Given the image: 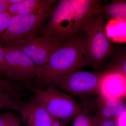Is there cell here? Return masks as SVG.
I'll return each instance as SVG.
<instances>
[{"label": "cell", "mask_w": 126, "mask_h": 126, "mask_svg": "<svg viewBox=\"0 0 126 126\" xmlns=\"http://www.w3.org/2000/svg\"><path fill=\"white\" fill-rule=\"evenodd\" d=\"M10 5L8 0H0V14L7 12Z\"/></svg>", "instance_id": "cb8c5ba5"}, {"label": "cell", "mask_w": 126, "mask_h": 126, "mask_svg": "<svg viewBox=\"0 0 126 126\" xmlns=\"http://www.w3.org/2000/svg\"><path fill=\"white\" fill-rule=\"evenodd\" d=\"M58 0H43L36 10L12 16L9 26L0 36L5 47H14L38 35L49 19Z\"/></svg>", "instance_id": "3957f363"}, {"label": "cell", "mask_w": 126, "mask_h": 126, "mask_svg": "<svg viewBox=\"0 0 126 126\" xmlns=\"http://www.w3.org/2000/svg\"></svg>", "instance_id": "4316f807"}, {"label": "cell", "mask_w": 126, "mask_h": 126, "mask_svg": "<svg viewBox=\"0 0 126 126\" xmlns=\"http://www.w3.org/2000/svg\"><path fill=\"white\" fill-rule=\"evenodd\" d=\"M110 58L109 61L102 69V72L117 73L126 77V46L115 50Z\"/></svg>", "instance_id": "7c38bea8"}, {"label": "cell", "mask_w": 126, "mask_h": 126, "mask_svg": "<svg viewBox=\"0 0 126 126\" xmlns=\"http://www.w3.org/2000/svg\"><path fill=\"white\" fill-rule=\"evenodd\" d=\"M20 112L24 126H52L55 121L43 107L31 100L23 104Z\"/></svg>", "instance_id": "30bf717a"}, {"label": "cell", "mask_w": 126, "mask_h": 126, "mask_svg": "<svg viewBox=\"0 0 126 126\" xmlns=\"http://www.w3.org/2000/svg\"><path fill=\"white\" fill-rule=\"evenodd\" d=\"M41 0H23L17 4L10 5L7 12L11 16L31 13L39 7Z\"/></svg>", "instance_id": "9a60e30c"}, {"label": "cell", "mask_w": 126, "mask_h": 126, "mask_svg": "<svg viewBox=\"0 0 126 126\" xmlns=\"http://www.w3.org/2000/svg\"><path fill=\"white\" fill-rule=\"evenodd\" d=\"M27 88L34 95L32 101L43 107L54 120L70 122L81 111V108L71 96L53 86L42 89L31 86Z\"/></svg>", "instance_id": "5b68a950"}, {"label": "cell", "mask_w": 126, "mask_h": 126, "mask_svg": "<svg viewBox=\"0 0 126 126\" xmlns=\"http://www.w3.org/2000/svg\"><path fill=\"white\" fill-rule=\"evenodd\" d=\"M105 73L99 83V95L110 99H124L126 77L117 73Z\"/></svg>", "instance_id": "9c48e42d"}, {"label": "cell", "mask_w": 126, "mask_h": 126, "mask_svg": "<svg viewBox=\"0 0 126 126\" xmlns=\"http://www.w3.org/2000/svg\"><path fill=\"white\" fill-rule=\"evenodd\" d=\"M106 21L102 12H97L87 20L81 33L84 63L97 70L102 68L115 50L106 35Z\"/></svg>", "instance_id": "7a4b0ae2"}, {"label": "cell", "mask_w": 126, "mask_h": 126, "mask_svg": "<svg viewBox=\"0 0 126 126\" xmlns=\"http://www.w3.org/2000/svg\"><path fill=\"white\" fill-rule=\"evenodd\" d=\"M31 59L38 68L44 65L59 47L40 36H34L16 46Z\"/></svg>", "instance_id": "ba28073f"}, {"label": "cell", "mask_w": 126, "mask_h": 126, "mask_svg": "<svg viewBox=\"0 0 126 126\" xmlns=\"http://www.w3.org/2000/svg\"><path fill=\"white\" fill-rule=\"evenodd\" d=\"M83 59L82 35L59 47L47 63L38 68V78L35 81L39 87L49 86L60 77L85 66Z\"/></svg>", "instance_id": "277c9868"}, {"label": "cell", "mask_w": 126, "mask_h": 126, "mask_svg": "<svg viewBox=\"0 0 126 126\" xmlns=\"http://www.w3.org/2000/svg\"><path fill=\"white\" fill-rule=\"evenodd\" d=\"M95 114L103 118L115 119L126 112V102L123 99L107 98L100 95L96 102Z\"/></svg>", "instance_id": "8fae6325"}, {"label": "cell", "mask_w": 126, "mask_h": 126, "mask_svg": "<svg viewBox=\"0 0 126 126\" xmlns=\"http://www.w3.org/2000/svg\"><path fill=\"white\" fill-rule=\"evenodd\" d=\"M105 73L78 70L56 79L49 86L74 95H99V83Z\"/></svg>", "instance_id": "8992f818"}, {"label": "cell", "mask_w": 126, "mask_h": 126, "mask_svg": "<svg viewBox=\"0 0 126 126\" xmlns=\"http://www.w3.org/2000/svg\"><path fill=\"white\" fill-rule=\"evenodd\" d=\"M107 20H126V0H112L111 2L101 7Z\"/></svg>", "instance_id": "4fadbf2b"}, {"label": "cell", "mask_w": 126, "mask_h": 126, "mask_svg": "<svg viewBox=\"0 0 126 126\" xmlns=\"http://www.w3.org/2000/svg\"><path fill=\"white\" fill-rule=\"evenodd\" d=\"M126 112L118 116L115 119L117 126H126Z\"/></svg>", "instance_id": "603a6c76"}, {"label": "cell", "mask_w": 126, "mask_h": 126, "mask_svg": "<svg viewBox=\"0 0 126 126\" xmlns=\"http://www.w3.org/2000/svg\"><path fill=\"white\" fill-rule=\"evenodd\" d=\"M102 1L61 0L40 32V36L60 47L81 34L84 24L101 11Z\"/></svg>", "instance_id": "6da1fadb"}, {"label": "cell", "mask_w": 126, "mask_h": 126, "mask_svg": "<svg viewBox=\"0 0 126 126\" xmlns=\"http://www.w3.org/2000/svg\"><path fill=\"white\" fill-rule=\"evenodd\" d=\"M10 5L17 4L22 1L23 0H8Z\"/></svg>", "instance_id": "d4e9b609"}, {"label": "cell", "mask_w": 126, "mask_h": 126, "mask_svg": "<svg viewBox=\"0 0 126 126\" xmlns=\"http://www.w3.org/2000/svg\"><path fill=\"white\" fill-rule=\"evenodd\" d=\"M24 89L22 84L7 80L0 77V89L15 100H19L21 98Z\"/></svg>", "instance_id": "2e32d148"}, {"label": "cell", "mask_w": 126, "mask_h": 126, "mask_svg": "<svg viewBox=\"0 0 126 126\" xmlns=\"http://www.w3.org/2000/svg\"><path fill=\"white\" fill-rule=\"evenodd\" d=\"M11 17L8 12L0 14V36L7 29Z\"/></svg>", "instance_id": "7402d4cb"}, {"label": "cell", "mask_w": 126, "mask_h": 126, "mask_svg": "<svg viewBox=\"0 0 126 126\" xmlns=\"http://www.w3.org/2000/svg\"><path fill=\"white\" fill-rule=\"evenodd\" d=\"M73 121V126H92V116L87 110L81 109V111Z\"/></svg>", "instance_id": "d6986e66"}, {"label": "cell", "mask_w": 126, "mask_h": 126, "mask_svg": "<svg viewBox=\"0 0 126 126\" xmlns=\"http://www.w3.org/2000/svg\"><path fill=\"white\" fill-rule=\"evenodd\" d=\"M52 126H63V124H61L60 123H58V122L54 121L53 123Z\"/></svg>", "instance_id": "484cf974"}, {"label": "cell", "mask_w": 126, "mask_h": 126, "mask_svg": "<svg viewBox=\"0 0 126 126\" xmlns=\"http://www.w3.org/2000/svg\"><path fill=\"white\" fill-rule=\"evenodd\" d=\"M105 30L110 41L119 43L118 38H120L121 43H124L122 37L126 40V21L116 19L108 21Z\"/></svg>", "instance_id": "5bb4252c"}, {"label": "cell", "mask_w": 126, "mask_h": 126, "mask_svg": "<svg viewBox=\"0 0 126 126\" xmlns=\"http://www.w3.org/2000/svg\"><path fill=\"white\" fill-rule=\"evenodd\" d=\"M6 62L25 87L30 86L28 82L36 81L38 78V69L31 59L16 46L3 48Z\"/></svg>", "instance_id": "52a82bcc"}, {"label": "cell", "mask_w": 126, "mask_h": 126, "mask_svg": "<svg viewBox=\"0 0 126 126\" xmlns=\"http://www.w3.org/2000/svg\"><path fill=\"white\" fill-rule=\"evenodd\" d=\"M4 77L5 79L7 80L22 83L7 63L5 59L3 48L0 45V77Z\"/></svg>", "instance_id": "e0dca14e"}, {"label": "cell", "mask_w": 126, "mask_h": 126, "mask_svg": "<svg viewBox=\"0 0 126 126\" xmlns=\"http://www.w3.org/2000/svg\"><path fill=\"white\" fill-rule=\"evenodd\" d=\"M23 104L15 100L0 89V110H10L20 112Z\"/></svg>", "instance_id": "ac0fdd59"}, {"label": "cell", "mask_w": 126, "mask_h": 126, "mask_svg": "<svg viewBox=\"0 0 126 126\" xmlns=\"http://www.w3.org/2000/svg\"><path fill=\"white\" fill-rule=\"evenodd\" d=\"M92 126H117L115 119H106L97 114L92 116Z\"/></svg>", "instance_id": "44dd1931"}, {"label": "cell", "mask_w": 126, "mask_h": 126, "mask_svg": "<svg viewBox=\"0 0 126 126\" xmlns=\"http://www.w3.org/2000/svg\"><path fill=\"white\" fill-rule=\"evenodd\" d=\"M20 122L17 117L9 112L0 113V126H19Z\"/></svg>", "instance_id": "ffe728a7"}]
</instances>
